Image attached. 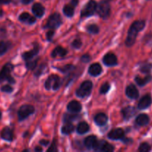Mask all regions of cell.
Returning <instances> with one entry per match:
<instances>
[{"instance_id": "18", "label": "cell", "mask_w": 152, "mask_h": 152, "mask_svg": "<svg viewBox=\"0 0 152 152\" xmlns=\"http://www.w3.org/2000/svg\"><path fill=\"white\" fill-rule=\"evenodd\" d=\"M19 20L22 22L26 24H34L36 22V19L34 16H31L29 13H22V14L19 16Z\"/></svg>"}, {"instance_id": "4", "label": "cell", "mask_w": 152, "mask_h": 152, "mask_svg": "<svg viewBox=\"0 0 152 152\" xmlns=\"http://www.w3.org/2000/svg\"><path fill=\"white\" fill-rule=\"evenodd\" d=\"M12 69H13V65L10 63H7L3 67L1 71H0V83L5 80H7L10 83H15L14 80L10 76Z\"/></svg>"}, {"instance_id": "33", "label": "cell", "mask_w": 152, "mask_h": 152, "mask_svg": "<svg viewBox=\"0 0 152 152\" xmlns=\"http://www.w3.org/2000/svg\"><path fill=\"white\" fill-rule=\"evenodd\" d=\"M77 117L78 116L75 115V114H65L63 119L66 123H72L73 120H75Z\"/></svg>"}, {"instance_id": "8", "label": "cell", "mask_w": 152, "mask_h": 152, "mask_svg": "<svg viewBox=\"0 0 152 152\" xmlns=\"http://www.w3.org/2000/svg\"><path fill=\"white\" fill-rule=\"evenodd\" d=\"M97 4L94 0H90L81 10V16H90L96 11Z\"/></svg>"}, {"instance_id": "11", "label": "cell", "mask_w": 152, "mask_h": 152, "mask_svg": "<svg viewBox=\"0 0 152 152\" xmlns=\"http://www.w3.org/2000/svg\"><path fill=\"white\" fill-rule=\"evenodd\" d=\"M124 136H125V134H124V131L122 129H113L108 134L109 139L113 140L123 139Z\"/></svg>"}, {"instance_id": "20", "label": "cell", "mask_w": 152, "mask_h": 152, "mask_svg": "<svg viewBox=\"0 0 152 152\" xmlns=\"http://www.w3.org/2000/svg\"><path fill=\"white\" fill-rule=\"evenodd\" d=\"M38 52H39V47L37 45H35V47H34L31 50H30V51H28V52H25V53H22V56L25 60L28 61V60H30L31 59H32L34 56H36V55L38 53Z\"/></svg>"}, {"instance_id": "26", "label": "cell", "mask_w": 152, "mask_h": 152, "mask_svg": "<svg viewBox=\"0 0 152 152\" xmlns=\"http://www.w3.org/2000/svg\"><path fill=\"white\" fill-rule=\"evenodd\" d=\"M89 127L88 126V124L85 122H82L80 123L77 126V132L80 134H83L86 133L87 132H89Z\"/></svg>"}, {"instance_id": "42", "label": "cell", "mask_w": 152, "mask_h": 152, "mask_svg": "<svg viewBox=\"0 0 152 152\" xmlns=\"http://www.w3.org/2000/svg\"><path fill=\"white\" fill-rule=\"evenodd\" d=\"M22 3L25 4H29V3H31V1H33V0H22Z\"/></svg>"}, {"instance_id": "28", "label": "cell", "mask_w": 152, "mask_h": 152, "mask_svg": "<svg viewBox=\"0 0 152 152\" xmlns=\"http://www.w3.org/2000/svg\"><path fill=\"white\" fill-rule=\"evenodd\" d=\"M86 30H87V31L89 34H96L99 32V28L96 25H94V24L88 25L86 27Z\"/></svg>"}, {"instance_id": "22", "label": "cell", "mask_w": 152, "mask_h": 152, "mask_svg": "<svg viewBox=\"0 0 152 152\" xmlns=\"http://www.w3.org/2000/svg\"><path fill=\"white\" fill-rule=\"evenodd\" d=\"M97 142V138L95 136H89L85 139L84 140V145L86 148H94L95 145H96Z\"/></svg>"}, {"instance_id": "12", "label": "cell", "mask_w": 152, "mask_h": 152, "mask_svg": "<svg viewBox=\"0 0 152 152\" xmlns=\"http://www.w3.org/2000/svg\"><path fill=\"white\" fill-rule=\"evenodd\" d=\"M126 95L130 99H137L139 96V91L134 85L131 84L127 87L126 88Z\"/></svg>"}, {"instance_id": "43", "label": "cell", "mask_w": 152, "mask_h": 152, "mask_svg": "<svg viewBox=\"0 0 152 152\" xmlns=\"http://www.w3.org/2000/svg\"><path fill=\"white\" fill-rule=\"evenodd\" d=\"M48 143H49V141H46V140H41V141H40V144H41V145H46Z\"/></svg>"}, {"instance_id": "2", "label": "cell", "mask_w": 152, "mask_h": 152, "mask_svg": "<svg viewBox=\"0 0 152 152\" xmlns=\"http://www.w3.org/2000/svg\"><path fill=\"white\" fill-rule=\"evenodd\" d=\"M92 82L89 81V80H86V81L83 82V83L80 85V87L77 89V91H76V95H77L78 97L81 98L89 96L91 91H92Z\"/></svg>"}, {"instance_id": "3", "label": "cell", "mask_w": 152, "mask_h": 152, "mask_svg": "<svg viewBox=\"0 0 152 152\" xmlns=\"http://www.w3.org/2000/svg\"><path fill=\"white\" fill-rule=\"evenodd\" d=\"M61 85V79L57 75H52L46 80V83H45V88L47 90H52L56 91L60 88Z\"/></svg>"}, {"instance_id": "29", "label": "cell", "mask_w": 152, "mask_h": 152, "mask_svg": "<svg viewBox=\"0 0 152 152\" xmlns=\"http://www.w3.org/2000/svg\"><path fill=\"white\" fill-rule=\"evenodd\" d=\"M151 68H152L151 64L146 63V64H144V65L140 68V71H141L142 73H144V74H148V73H150V71H151Z\"/></svg>"}, {"instance_id": "41", "label": "cell", "mask_w": 152, "mask_h": 152, "mask_svg": "<svg viewBox=\"0 0 152 152\" xmlns=\"http://www.w3.org/2000/svg\"><path fill=\"white\" fill-rule=\"evenodd\" d=\"M10 1V0H0V4H7Z\"/></svg>"}, {"instance_id": "6", "label": "cell", "mask_w": 152, "mask_h": 152, "mask_svg": "<svg viewBox=\"0 0 152 152\" xmlns=\"http://www.w3.org/2000/svg\"><path fill=\"white\" fill-rule=\"evenodd\" d=\"M96 11L100 17L106 19L108 17L110 13V6L108 2L106 1H102L98 5H97Z\"/></svg>"}, {"instance_id": "27", "label": "cell", "mask_w": 152, "mask_h": 152, "mask_svg": "<svg viewBox=\"0 0 152 152\" xmlns=\"http://www.w3.org/2000/svg\"><path fill=\"white\" fill-rule=\"evenodd\" d=\"M74 7L71 4H66L63 7V13L68 17H72L74 15Z\"/></svg>"}, {"instance_id": "7", "label": "cell", "mask_w": 152, "mask_h": 152, "mask_svg": "<svg viewBox=\"0 0 152 152\" xmlns=\"http://www.w3.org/2000/svg\"><path fill=\"white\" fill-rule=\"evenodd\" d=\"M34 113V108L31 105H24L18 111V117L19 120H23Z\"/></svg>"}, {"instance_id": "9", "label": "cell", "mask_w": 152, "mask_h": 152, "mask_svg": "<svg viewBox=\"0 0 152 152\" xmlns=\"http://www.w3.org/2000/svg\"><path fill=\"white\" fill-rule=\"evenodd\" d=\"M103 62L107 66H114L117 65V57L112 53H108L103 58Z\"/></svg>"}, {"instance_id": "30", "label": "cell", "mask_w": 152, "mask_h": 152, "mask_svg": "<svg viewBox=\"0 0 152 152\" xmlns=\"http://www.w3.org/2000/svg\"><path fill=\"white\" fill-rule=\"evenodd\" d=\"M8 49V44L5 42H0V56L6 53Z\"/></svg>"}, {"instance_id": "36", "label": "cell", "mask_w": 152, "mask_h": 152, "mask_svg": "<svg viewBox=\"0 0 152 152\" xmlns=\"http://www.w3.org/2000/svg\"><path fill=\"white\" fill-rule=\"evenodd\" d=\"M1 91L3 92H5V93H10L13 91V88L10 86H4L3 87H1Z\"/></svg>"}, {"instance_id": "10", "label": "cell", "mask_w": 152, "mask_h": 152, "mask_svg": "<svg viewBox=\"0 0 152 152\" xmlns=\"http://www.w3.org/2000/svg\"><path fill=\"white\" fill-rule=\"evenodd\" d=\"M151 102H152L151 96L149 94L145 95L144 96L142 97V99H140L139 102L138 103L139 109L143 110L148 108V107L151 105Z\"/></svg>"}, {"instance_id": "34", "label": "cell", "mask_w": 152, "mask_h": 152, "mask_svg": "<svg viewBox=\"0 0 152 152\" xmlns=\"http://www.w3.org/2000/svg\"><path fill=\"white\" fill-rule=\"evenodd\" d=\"M110 88V84L107 83H104V84H103L102 86H101V88H100V93H101V94H107V92L109 91Z\"/></svg>"}, {"instance_id": "31", "label": "cell", "mask_w": 152, "mask_h": 152, "mask_svg": "<svg viewBox=\"0 0 152 152\" xmlns=\"http://www.w3.org/2000/svg\"><path fill=\"white\" fill-rule=\"evenodd\" d=\"M114 150V147L113 145H112L111 144L108 143V142H105V143L103 145L102 148H101V151L104 152H112Z\"/></svg>"}, {"instance_id": "25", "label": "cell", "mask_w": 152, "mask_h": 152, "mask_svg": "<svg viewBox=\"0 0 152 152\" xmlns=\"http://www.w3.org/2000/svg\"><path fill=\"white\" fill-rule=\"evenodd\" d=\"M75 130V126L71 123H66L61 129V132L63 134L68 135L72 133Z\"/></svg>"}, {"instance_id": "44", "label": "cell", "mask_w": 152, "mask_h": 152, "mask_svg": "<svg viewBox=\"0 0 152 152\" xmlns=\"http://www.w3.org/2000/svg\"><path fill=\"white\" fill-rule=\"evenodd\" d=\"M35 151H43V149H42V148H40V147L37 146V147H36Z\"/></svg>"}, {"instance_id": "19", "label": "cell", "mask_w": 152, "mask_h": 152, "mask_svg": "<svg viewBox=\"0 0 152 152\" xmlns=\"http://www.w3.org/2000/svg\"><path fill=\"white\" fill-rule=\"evenodd\" d=\"M67 108L69 111L74 113H77L81 110V105L77 101L73 100L71 101L67 105Z\"/></svg>"}, {"instance_id": "1", "label": "cell", "mask_w": 152, "mask_h": 152, "mask_svg": "<svg viewBox=\"0 0 152 152\" xmlns=\"http://www.w3.org/2000/svg\"><path fill=\"white\" fill-rule=\"evenodd\" d=\"M145 21L142 20L135 21L131 25V26L130 27L129 31H128L126 42H125L127 46L130 47V46H132L135 43L138 33L141 31L142 30H143V28H145Z\"/></svg>"}, {"instance_id": "15", "label": "cell", "mask_w": 152, "mask_h": 152, "mask_svg": "<svg viewBox=\"0 0 152 152\" xmlns=\"http://www.w3.org/2000/svg\"><path fill=\"white\" fill-rule=\"evenodd\" d=\"M107 120L108 118H107V115L104 113H99L94 117V121H95V124L100 126H104L107 123Z\"/></svg>"}, {"instance_id": "14", "label": "cell", "mask_w": 152, "mask_h": 152, "mask_svg": "<svg viewBox=\"0 0 152 152\" xmlns=\"http://www.w3.org/2000/svg\"><path fill=\"white\" fill-rule=\"evenodd\" d=\"M32 12L37 17H42L45 13V8L40 3H35L32 7Z\"/></svg>"}, {"instance_id": "45", "label": "cell", "mask_w": 152, "mask_h": 152, "mask_svg": "<svg viewBox=\"0 0 152 152\" xmlns=\"http://www.w3.org/2000/svg\"><path fill=\"white\" fill-rule=\"evenodd\" d=\"M1 112H0V119H1Z\"/></svg>"}, {"instance_id": "39", "label": "cell", "mask_w": 152, "mask_h": 152, "mask_svg": "<svg viewBox=\"0 0 152 152\" xmlns=\"http://www.w3.org/2000/svg\"><path fill=\"white\" fill-rule=\"evenodd\" d=\"M89 56L88 55H83V56H81V60L83 62H87L88 61H89Z\"/></svg>"}, {"instance_id": "23", "label": "cell", "mask_w": 152, "mask_h": 152, "mask_svg": "<svg viewBox=\"0 0 152 152\" xmlns=\"http://www.w3.org/2000/svg\"><path fill=\"white\" fill-rule=\"evenodd\" d=\"M67 51L66 49H64L63 48L61 47V46H58L56 48L54 49V50L52 53V57L55 58L60 56V57H63L66 55Z\"/></svg>"}, {"instance_id": "32", "label": "cell", "mask_w": 152, "mask_h": 152, "mask_svg": "<svg viewBox=\"0 0 152 152\" xmlns=\"http://www.w3.org/2000/svg\"><path fill=\"white\" fill-rule=\"evenodd\" d=\"M151 150V145L147 142H142L140 144L139 148V151L141 152H148Z\"/></svg>"}, {"instance_id": "37", "label": "cell", "mask_w": 152, "mask_h": 152, "mask_svg": "<svg viewBox=\"0 0 152 152\" xmlns=\"http://www.w3.org/2000/svg\"><path fill=\"white\" fill-rule=\"evenodd\" d=\"M82 42L80 39H75L72 42V46L75 48H80L81 46Z\"/></svg>"}, {"instance_id": "35", "label": "cell", "mask_w": 152, "mask_h": 152, "mask_svg": "<svg viewBox=\"0 0 152 152\" xmlns=\"http://www.w3.org/2000/svg\"><path fill=\"white\" fill-rule=\"evenodd\" d=\"M37 60H32V61L28 60V62H27V64H26L27 68L30 70L34 69L36 67V65H37Z\"/></svg>"}, {"instance_id": "38", "label": "cell", "mask_w": 152, "mask_h": 152, "mask_svg": "<svg viewBox=\"0 0 152 152\" xmlns=\"http://www.w3.org/2000/svg\"><path fill=\"white\" fill-rule=\"evenodd\" d=\"M53 36H54V31H49V32L47 33V34H46V37H47L48 40H49V41H50V40H52Z\"/></svg>"}, {"instance_id": "5", "label": "cell", "mask_w": 152, "mask_h": 152, "mask_svg": "<svg viewBox=\"0 0 152 152\" xmlns=\"http://www.w3.org/2000/svg\"><path fill=\"white\" fill-rule=\"evenodd\" d=\"M61 23H62V19L61 15L59 13H55L49 16L46 27L50 29H56L61 26Z\"/></svg>"}, {"instance_id": "17", "label": "cell", "mask_w": 152, "mask_h": 152, "mask_svg": "<svg viewBox=\"0 0 152 152\" xmlns=\"http://www.w3.org/2000/svg\"><path fill=\"white\" fill-rule=\"evenodd\" d=\"M149 121H150L149 117L145 114H139V115L137 116V117L136 118V123H137V124L139 126H146V125L148 124Z\"/></svg>"}, {"instance_id": "21", "label": "cell", "mask_w": 152, "mask_h": 152, "mask_svg": "<svg viewBox=\"0 0 152 152\" xmlns=\"http://www.w3.org/2000/svg\"><path fill=\"white\" fill-rule=\"evenodd\" d=\"M1 137L2 139L7 141H12L13 139V132L9 128H4L1 132Z\"/></svg>"}, {"instance_id": "24", "label": "cell", "mask_w": 152, "mask_h": 152, "mask_svg": "<svg viewBox=\"0 0 152 152\" xmlns=\"http://www.w3.org/2000/svg\"><path fill=\"white\" fill-rule=\"evenodd\" d=\"M151 80V76L150 75H147L145 77H144V78H142V77L137 76L135 78L136 83H137V85L139 86H145V85L147 84V83H148Z\"/></svg>"}, {"instance_id": "13", "label": "cell", "mask_w": 152, "mask_h": 152, "mask_svg": "<svg viewBox=\"0 0 152 152\" xmlns=\"http://www.w3.org/2000/svg\"><path fill=\"white\" fill-rule=\"evenodd\" d=\"M122 115H123V118L125 120H128L131 118H132L136 114V109L134 107L132 106H128L126 108L122 109Z\"/></svg>"}, {"instance_id": "16", "label": "cell", "mask_w": 152, "mask_h": 152, "mask_svg": "<svg viewBox=\"0 0 152 152\" xmlns=\"http://www.w3.org/2000/svg\"><path fill=\"white\" fill-rule=\"evenodd\" d=\"M101 72H102V68L98 63L92 64L89 68V74L93 77H97V76L100 75Z\"/></svg>"}, {"instance_id": "40", "label": "cell", "mask_w": 152, "mask_h": 152, "mask_svg": "<svg viewBox=\"0 0 152 152\" xmlns=\"http://www.w3.org/2000/svg\"><path fill=\"white\" fill-rule=\"evenodd\" d=\"M70 4L72 6H74V7H75V6H77V4H78V0H72Z\"/></svg>"}]
</instances>
